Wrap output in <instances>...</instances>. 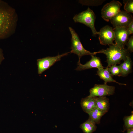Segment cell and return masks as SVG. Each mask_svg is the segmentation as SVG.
<instances>
[{"label":"cell","instance_id":"obj_1","mask_svg":"<svg viewBox=\"0 0 133 133\" xmlns=\"http://www.w3.org/2000/svg\"><path fill=\"white\" fill-rule=\"evenodd\" d=\"M109 46V48L106 49H102L93 52L95 55L97 53H102L106 55L108 63L107 67L120 64L121 60L125 61L126 57L129 56V51L125 48L120 47L115 44Z\"/></svg>","mask_w":133,"mask_h":133},{"label":"cell","instance_id":"obj_2","mask_svg":"<svg viewBox=\"0 0 133 133\" xmlns=\"http://www.w3.org/2000/svg\"><path fill=\"white\" fill-rule=\"evenodd\" d=\"M13 11L3 1L0 0V40L4 38L9 33L14 23Z\"/></svg>","mask_w":133,"mask_h":133},{"label":"cell","instance_id":"obj_3","mask_svg":"<svg viewBox=\"0 0 133 133\" xmlns=\"http://www.w3.org/2000/svg\"><path fill=\"white\" fill-rule=\"evenodd\" d=\"M95 19L94 12L89 7L86 10L75 15L73 18L75 23H82L90 28L95 35L98 33L95 27Z\"/></svg>","mask_w":133,"mask_h":133},{"label":"cell","instance_id":"obj_4","mask_svg":"<svg viewBox=\"0 0 133 133\" xmlns=\"http://www.w3.org/2000/svg\"><path fill=\"white\" fill-rule=\"evenodd\" d=\"M69 29L71 35V46L70 53L77 55L79 57V61H80L81 58L86 55H95L93 52H91L86 50L83 46L79 37L74 30L71 27Z\"/></svg>","mask_w":133,"mask_h":133},{"label":"cell","instance_id":"obj_5","mask_svg":"<svg viewBox=\"0 0 133 133\" xmlns=\"http://www.w3.org/2000/svg\"><path fill=\"white\" fill-rule=\"evenodd\" d=\"M122 4L119 1L113 0L104 5L101 10V17L105 21L108 22L120 10Z\"/></svg>","mask_w":133,"mask_h":133},{"label":"cell","instance_id":"obj_6","mask_svg":"<svg viewBox=\"0 0 133 133\" xmlns=\"http://www.w3.org/2000/svg\"><path fill=\"white\" fill-rule=\"evenodd\" d=\"M110 21L114 28L126 27L133 21V19L132 16L130 13L125 11L120 10Z\"/></svg>","mask_w":133,"mask_h":133},{"label":"cell","instance_id":"obj_7","mask_svg":"<svg viewBox=\"0 0 133 133\" xmlns=\"http://www.w3.org/2000/svg\"><path fill=\"white\" fill-rule=\"evenodd\" d=\"M70 52L65 53L61 55H58L54 57L48 56L37 60L38 72L41 74L44 71L49 69L56 62L60 60L61 58L67 55Z\"/></svg>","mask_w":133,"mask_h":133},{"label":"cell","instance_id":"obj_8","mask_svg":"<svg viewBox=\"0 0 133 133\" xmlns=\"http://www.w3.org/2000/svg\"><path fill=\"white\" fill-rule=\"evenodd\" d=\"M115 89L114 86L108 85L107 83L95 84L93 87L90 89L89 96L94 97L112 95L114 93Z\"/></svg>","mask_w":133,"mask_h":133},{"label":"cell","instance_id":"obj_9","mask_svg":"<svg viewBox=\"0 0 133 133\" xmlns=\"http://www.w3.org/2000/svg\"><path fill=\"white\" fill-rule=\"evenodd\" d=\"M99 39L101 45H110L114 44L115 35L113 29L111 26L106 25L101 29L98 32Z\"/></svg>","mask_w":133,"mask_h":133},{"label":"cell","instance_id":"obj_10","mask_svg":"<svg viewBox=\"0 0 133 133\" xmlns=\"http://www.w3.org/2000/svg\"><path fill=\"white\" fill-rule=\"evenodd\" d=\"M115 35V44L121 48H124L130 35L127 27H116L113 29Z\"/></svg>","mask_w":133,"mask_h":133},{"label":"cell","instance_id":"obj_11","mask_svg":"<svg viewBox=\"0 0 133 133\" xmlns=\"http://www.w3.org/2000/svg\"><path fill=\"white\" fill-rule=\"evenodd\" d=\"M91 56V59L84 64H82L80 61H78L77 62L78 66L76 70L77 71H81L93 68H96L98 69L104 68L99 57L94 55Z\"/></svg>","mask_w":133,"mask_h":133},{"label":"cell","instance_id":"obj_12","mask_svg":"<svg viewBox=\"0 0 133 133\" xmlns=\"http://www.w3.org/2000/svg\"><path fill=\"white\" fill-rule=\"evenodd\" d=\"M80 104L82 109L88 114L96 108L94 98L89 96L82 98Z\"/></svg>","mask_w":133,"mask_h":133},{"label":"cell","instance_id":"obj_13","mask_svg":"<svg viewBox=\"0 0 133 133\" xmlns=\"http://www.w3.org/2000/svg\"><path fill=\"white\" fill-rule=\"evenodd\" d=\"M96 108L107 113L109 108V99L106 96L94 97Z\"/></svg>","mask_w":133,"mask_h":133},{"label":"cell","instance_id":"obj_14","mask_svg":"<svg viewBox=\"0 0 133 133\" xmlns=\"http://www.w3.org/2000/svg\"><path fill=\"white\" fill-rule=\"evenodd\" d=\"M97 75L104 80V83H107L108 82H114L117 83L120 85H126L125 84L120 83L113 79L107 67L105 69L103 68L98 69Z\"/></svg>","mask_w":133,"mask_h":133},{"label":"cell","instance_id":"obj_15","mask_svg":"<svg viewBox=\"0 0 133 133\" xmlns=\"http://www.w3.org/2000/svg\"><path fill=\"white\" fill-rule=\"evenodd\" d=\"M122 70L121 76H127L132 71V61L129 56H127L124 62L120 65Z\"/></svg>","mask_w":133,"mask_h":133},{"label":"cell","instance_id":"obj_16","mask_svg":"<svg viewBox=\"0 0 133 133\" xmlns=\"http://www.w3.org/2000/svg\"><path fill=\"white\" fill-rule=\"evenodd\" d=\"M106 113L96 108L88 114L89 119L95 124H99L102 117Z\"/></svg>","mask_w":133,"mask_h":133},{"label":"cell","instance_id":"obj_17","mask_svg":"<svg viewBox=\"0 0 133 133\" xmlns=\"http://www.w3.org/2000/svg\"><path fill=\"white\" fill-rule=\"evenodd\" d=\"M80 127L84 133H92L97 128L96 124L89 119L81 124Z\"/></svg>","mask_w":133,"mask_h":133},{"label":"cell","instance_id":"obj_18","mask_svg":"<svg viewBox=\"0 0 133 133\" xmlns=\"http://www.w3.org/2000/svg\"><path fill=\"white\" fill-rule=\"evenodd\" d=\"M124 125L123 131L126 130L133 128V114L132 112L131 115L125 116L124 118Z\"/></svg>","mask_w":133,"mask_h":133},{"label":"cell","instance_id":"obj_19","mask_svg":"<svg viewBox=\"0 0 133 133\" xmlns=\"http://www.w3.org/2000/svg\"><path fill=\"white\" fill-rule=\"evenodd\" d=\"M107 68L112 76L114 75L121 76L122 70L120 65H113Z\"/></svg>","mask_w":133,"mask_h":133},{"label":"cell","instance_id":"obj_20","mask_svg":"<svg viewBox=\"0 0 133 133\" xmlns=\"http://www.w3.org/2000/svg\"><path fill=\"white\" fill-rule=\"evenodd\" d=\"M105 0H80L79 2L84 5L97 6L103 3Z\"/></svg>","mask_w":133,"mask_h":133},{"label":"cell","instance_id":"obj_21","mask_svg":"<svg viewBox=\"0 0 133 133\" xmlns=\"http://www.w3.org/2000/svg\"><path fill=\"white\" fill-rule=\"evenodd\" d=\"M123 3L125 4L124 6V9L125 11L128 13H133V0H124Z\"/></svg>","mask_w":133,"mask_h":133},{"label":"cell","instance_id":"obj_22","mask_svg":"<svg viewBox=\"0 0 133 133\" xmlns=\"http://www.w3.org/2000/svg\"><path fill=\"white\" fill-rule=\"evenodd\" d=\"M127 46V49L129 52H132L133 51V36H131L129 38L126 45Z\"/></svg>","mask_w":133,"mask_h":133},{"label":"cell","instance_id":"obj_23","mask_svg":"<svg viewBox=\"0 0 133 133\" xmlns=\"http://www.w3.org/2000/svg\"><path fill=\"white\" fill-rule=\"evenodd\" d=\"M127 28L129 31L130 35L133 33V21H132L127 27Z\"/></svg>","mask_w":133,"mask_h":133},{"label":"cell","instance_id":"obj_24","mask_svg":"<svg viewBox=\"0 0 133 133\" xmlns=\"http://www.w3.org/2000/svg\"><path fill=\"white\" fill-rule=\"evenodd\" d=\"M4 59L2 50L0 48V64H1L2 61Z\"/></svg>","mask_w":133,"mask_h":133},{"label":"cell","instance_id":"obj_25","mask_svg":"<svg viewBox=\"0 0 133 133\" xmlns=\"http://www.w3.org/2000/svg\"><path fill=\"white\" fill-rule=\"evenodd\" d=\"M127 131L126 133H133V128L128 130Z\"/></svg>","mask_w":133,"mask_h":133}]
</instances>
